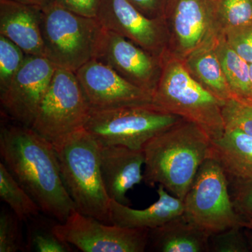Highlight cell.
<instances>
[{"instance_id":"1","label":"cell","mask_w":252,"mask_h":252,"mask_svg":"<svg viewBox=\"0 0 252 252\" xmlns=\"http://www.w3.org/2000/svg\"><path fill=\"white\" fill-rule=\"evenodd\" d=\"M0 157L41 212L63 223L76 209L61 176L54 144L31 127L3 126Z\"/></svg>"},{"instance_id":"2","label":"cell","mask_w":252,"mask_h":252,"mask_svg":"<svg viewBox=\"0 0 252 252\" xmlns=\"http://www.w3.org/2000/svg\"><path fill=\"white\" fill-rule=\"evenodd\" d=\"M211 144L198 125L183 119L144 144V182L161 185L184 200Z\"/></svg>"},{"instance_id":"3","label":"cell","mask_w":252,"mask_h":252,"mask_svg":"<svg viewBox=\"0 0 252 252\" xmlns=\"http://www.w3.org/2000/svg\"><path fill=\"white\" fill-rule=\"evenodd\" d=\"M54 147L63 183L77 211L112 224L110 201L100 170V144L84 128Z\"/></svg>"},{"instance_id":"4","label":"cell","mask_w":252,"mask_h":252,"mask_svg":"<svg viewBox=\"0 0 252 252\" xmlns=\"http://www.w3.org/2000/svg\"><path fill=\"white\" fill-rule=\"evenodd\" d=\"M152 103L165 112L198 125L212 141L218 140L225 126L222 108L224 102L200 85L182 60L165 53Z\"/></svg>"},{"instance_id":"5","label":"cell","mask_w":252,"mask_h":252,"mask_svg":"<svg viewBox=\"0 0 252 252\" xmlns=\"http://www.w3.org/2000/svg\"><path fill=\"white\" fill-rule=\"evenodd\" d=\"M41 30L45 58L56 67L74 72L95 59L104 31L97 18L54 1L42 9Z\"/></svg>"},{"instance_id":"6","label":"cell","mask_w":252,"mask_h":252,"mask_svg":"<svg viewBox=\"0 0 252 252\" xmlns=\"http://www.w3.org/2000/svg\"><path fill=\"white\" fill-rule=\"evenodd\" d=\"M183 120L153 104L109 109H91L84 128L100 146L142 150L152 137Z\"/></svg>"},{"instance_id":"7","label":"cell","mask_w":252,"mask_h":252,"mask_svg":"<svg viewBox=\"0 0 252 252\" xmlns=\"http://www.w3.org/2000/svg\"><path fill=\"white\" fill-rule=\"evenodd\" d=\"M184 203L185 217L207 234L243 228L244 219L232 200L228 177L215 158L208 157L202 164Z\"/></svg>"},{"instance_id":"8","label":"cell","mask_w":252,"mask_h":252,"mask_svg":"<svg viewBox=\"0 0 252 252\" xmlns=\"http://www.w3.org/2000/svg\"><path fill=\"white\" fill-rule=\"evenodd\" d=\"M91 111L75 72L56 67L31 127L55 145L84 128Z\"/></svg>"},{"instance_id":"9","label":"cell","mask_w":252,"mask_h":252,"mask_svg":"<svg viewBox=\"0 0 252 252\" xmlns=\"http://www.w3.org/2000/svg\"><path fill=\"white\" fill-rule=\"evenodd\" d=\"M219 0H170L164 20L169 34L168 53L185 60L222 34Z\"/></svg>"},{"instance_id":"10","label":"cell","mask_w":252,"mask_h":252,"mask_svg":"<svg viewBox=\"0 0 252 252\" xmlns=\"http://www.w3.org/2000/svg\"><path fill=\"white\" fill-rule=\"evenodd\" d=\"M148 228L107 224L74 210L65 221L52 226L61 240L84 252H144L148 248Z\"/></svg>"},{"instance_id":"11","label":"cell","mask_w":252,"mask_h":252,"mask_svg":"<svg viewBox=\"0 0 252 252\" xmlns=\"http://www.w3.org/2000/svg\"><path fill=\"white\" fill-rule=\"evenodd\" d=\"M56 69L44 56L26 55L9 86L0 93L1 107L6 115L17 124L31 127Z\"/></svg>"},{"instance_id":"12","label":"cell","mask_w":252,"mask_h":252,"mask_svg":"<svg viewBox=\"0 0 252 252\" xmlns=\"http://www.w3.org/2000/svg\"><path fill=\"white\" fill-rule=\"evenodd\" d=\"M96 18L107 31L117 33L162 58L168 51L164 18H149L129 0H102Z\"/></svg>"},{"instance_id":"13","label":"cell","mask_w":252,"mask_h":252,"mask_svg":"<svg viewBox=\"0 0 252 252\" xmlns=\"http://www.w3.org/2000/svg\"><path fill=\"white\" fill-rule=\"evenodd\" d=\"M162 59L124 36L104 29L94 59L152 95L161 72Z\"/></svg>"},{"instance_id":"14","label":"cell","mask_w":252,"mask_h":252,"mask_svg":"<svg viewBox=\"0 0 252 252\" xmlns=\"http://www.w3.org/2000/svg\"><path fill=\"white\" fill-rule=\"evenodd\" d=\"M93 109H109L152 103V95L119 75L112 68L93 59L75 72Z\"/></svg>"},{"instance_id":"15","label":"cell","mask_w":252,"mask_h":252,"mask_svg":"<svg viewBox=\"0 0 252 252\" xmlns=\"http://www.w3.org/2000/svg\"><path fill=\"white\" fill-rule=\"evenodd\" d=\"M144 154L124 146H101L100 170L104 188L111 200L129 205V190L143 180Z\"/></svg>"},{"instance_id":"16","label":"cell","mask_w":252,"mask_h":252,"mask_svg":"<svg viewBox=\"0 0 252 252\" xmlns=\"http://www.w3.org/2000/svg\"><path fill=\"white\" fill-rule=\"evenodd\" d=\"M42 9L12 0H0V34L30 56H44Z\"/></svg>"},{"instance_id":"17","label":"cell","mask_w":252,"mask_h":252,"mask_svg":"<svg viewBox=\"0 0 252 252\" xmlns=\"http://www.w3.org/2000/svg\"><path fill=\"white\" fill-rule=\"evenodd\" d=\"M168 193L163 186L158 185L157 201L143 210H135L111 200L112 224L124 228L154 229L183 215L184 200Z\"/></svg>"},{"instance_id":"18","label":"cell","mask_w":252,"mask_h":252,"mask_svg":"<svg viewBox=\"0 0 252 252\" xmlns=\"http://www.w3.org/2000/svg\"><path fill=\"white\" fill-rule=\"evenodd\" d=\"M210 237L185 215L149 230V245L158 252H210Z\"/></svg>"},{"instance_id":"19","label":"cell","mask_w":252,"mask_h":252,"mask_svg":"<svg viewBox=\"0 0 252 252\" xmlns=\"http://www.w3.org/2000/svg\"><path fill=\"white\" fill-rule=\"evenodd\" d=\"M209 157L220 162L228 179H252V136L241 129L225 127L223 135L212 141Z\"/></svg>"},{"instance_id":"20","label":"cell","mask_w":252,"mask_h":252,"mask_svg":"<svg viewBox=\"0 0 252 252\" xmlns=\"http://www.w3.org/2000/svg\"><path fill=\"white\" fill-rule=\"evenodd\" d=\"M216 41L197 50L182 61L190 75L200 85L225 102L232 99V94L215 51Z\"/></svg>"},{"instance_id":"21","label":"cell","mask_w":252,"mask_h":252,"mask_svg":"<svg viewBox=\"0 0 252 252\" xmlns=\"http://www.w3.org/2000/svg\"><path fill=\"white\" fill-rule=\"evenodd\" d=\"M215 51L231 92L232 99L252 103L250 63L228 45L223 34L215 42Z\"/></svg>"},{"instance_id":"22","label":"cell","mask_w":252,"mask_h":252,"mask_svg":"<svg viewBox=\"0 0 252 252\" xmlns=\"http://www.w3.org/2000/svg\"><path fill=\"white\" fill-rule=\"evenodd\" d=\"M0 197L23 221L38 216L41 212L35 200L18 183L2 162H0Z\"/></svg>"},{"instance_id":"23","label":"cell","mask_w":252,"mask_h":252,"mask_svg":"<svg viewBox=\"0 0 252 252\" xmlns=\"http://www.w3.org/2000/svg\"><path fill=\"white\" fill-rule=\"evenodd\" d=\"M26 57L21 48L0 34V93L9 86Z\"/></svg>"},{"instance_id":"24","label":"cell","mask_w":252,"mask_h":252,"mask_svg":"<svg viewBox=\"0 0 252 252\" xmlns=\"http://www.w3.org/2000/svg\"><path fill=\"white\" fill-rule=\"evenodd\" d=\"M218 13L222 33L252 24V0H219Z\"/></svg>"},{"instance_id":"25","label":"cell","mask_w":252,"mask_h":252,"mask_svg":"<svg viewBox=\"0 0 252 252\" xmlns=\"http://www.w3.org/2000/svg\"><path fill=\"white\" fill-rule=\"evenodd\" d=\"M21 220L13 212L0 214V252H16L26 249L20 228Z\"/></svg>"},{"instance_id":"26","label":"cell","mask_w":252,"mask_h":252,"mask_svg":"<svg viewBox=\"0 0 252 252\" xmlns=\"http://www.w3.org/2000/svg\"><path fill=\"white\" fill-rule=\"evenodd\" d=\"M222 113L225 127H238L252 136V103L229 99L225 101Z\"/></svg>"},{"instance_id":"27","label":"cell","mask_w":252,"mask_h":252,"mask_svg":"<svg viewBox=\"0 0 252 252\" xmlns=\"http://www.w3.org/2000/svg\"><path fill=\"white\" fill-rule=\"evenodd\" d=\"M242 227H233L210 235V252H248V241Z\"/></svg>"},{"instance_id":"28","label":"cell","mask_w":252,"mask_h":252,"mask_svg":"<svg viewBox=\"0 0 252 252\" xmlns=\"http://www.w3.org/2000/svg\"><path fill=\"white\" fill-rule=\"evenodd\" d=\"M222 34L228 45L240 57L252 64V24L229 28Z\"/></svg>"},{"instance_id":"29","label":"cell","mask_w":252,"mask_h":252,"mask_svg":"<svg viewBox=\"0 0 252 252\" xmlns=\"http://www.w3.org/2000/svg\"><path fill=\"white\" fill-rule=\"evenodd\" d=\"M70 245L61 240L51 228L50 231L34 230L30 237L28 248L39 252H72Z\"/></svg>"},{"instance_id":"30","label":"cell","mask_w":252,"mask_h":252,"mask_svg":"<svg viewBox=\"0 0 252 252\" xmlns=\"http://www.w3.org/2000/svg\"><path fill=\"white\" fill-rule=\"evenodd\" d=\"M232 200L242 217L252 214V179H228Z\"/></svg>"},{"instance_id":"31","label":"cell","mask_w":252,"mask_h":252,"mask_svg":"<svg viewBox=\"0 0 252 252\" xmlns=\"http://www.w3.org/2000/svg\"><path fill=\"white\" fill-rule=\"evenodd\" d=\"M54 1L78 14L96 18L102 0H54Z\"/></svg>"},{"instance_id":"32","label":"cell","mask_w":252,"mask_h":252,"mask_svg":"<svg viewBox=\"0 0 252 252\" xmlns=\"http://www.w3.org/2000/svg\"><path fill=\"white\" fill-rule=\"evenodd\" d=\"M149 18H164L170 0H129Z\"/></svg>"},{"instance_id":"33","label":"cell","mask_w":252,"mask_h":252,"mask_svg":"<svg viewBox=\"0 0 252 252\" xmlns=\"http://www.w3.org/2000/svg\"><path fill=\"white\" fill-rule=\"evenodd\" d=\"M12 1L23 3V4L32 5V6H37V7L43 9V8L47 6V5L53 2L54 0H12Z\"/></svg>"},{"instance_id":"34","label":"cell","mask_w":252,"mask_h":252,"mask_svg":"<svg viewBox=\"0 0 252 252\" xmlns=\"http://www.w3.org/2000/svg\"><path fill=\"white\" fill-rule=\"evenodd\" d=\"M243 217L244 219L243 223V228H248V229L252 230V214L245 215V216Z\"/></svg>"},{"instance_id":"35","label":"cell","mask_w":252,"mask_h":252,"mask_svg":"<svg viewBox=\"0 0 252 252\" xmlns=\"http://www.w3.org/2000/svg\"><path fill=\"white\" fill-rule=\"evenodd\" d=\"M245 229L246 230H244V233H245L247 241H248L249 248H250V251L252 252V230L248 229V228H245Z\"/></svg>"},{"instance_id":"36","label":"cell","mask_w":252,"mask_h":252,"mask_svg":"<svg viewBox=\"0 0 252 252\" xmlns=\"http://www.w3.org/2000/svg\"><path fill=\"white\" fill-rule=\"evenodd\" d=\"M250 78H251V82L252 86V64H250Z\"/></svg>"}]
</instances>
